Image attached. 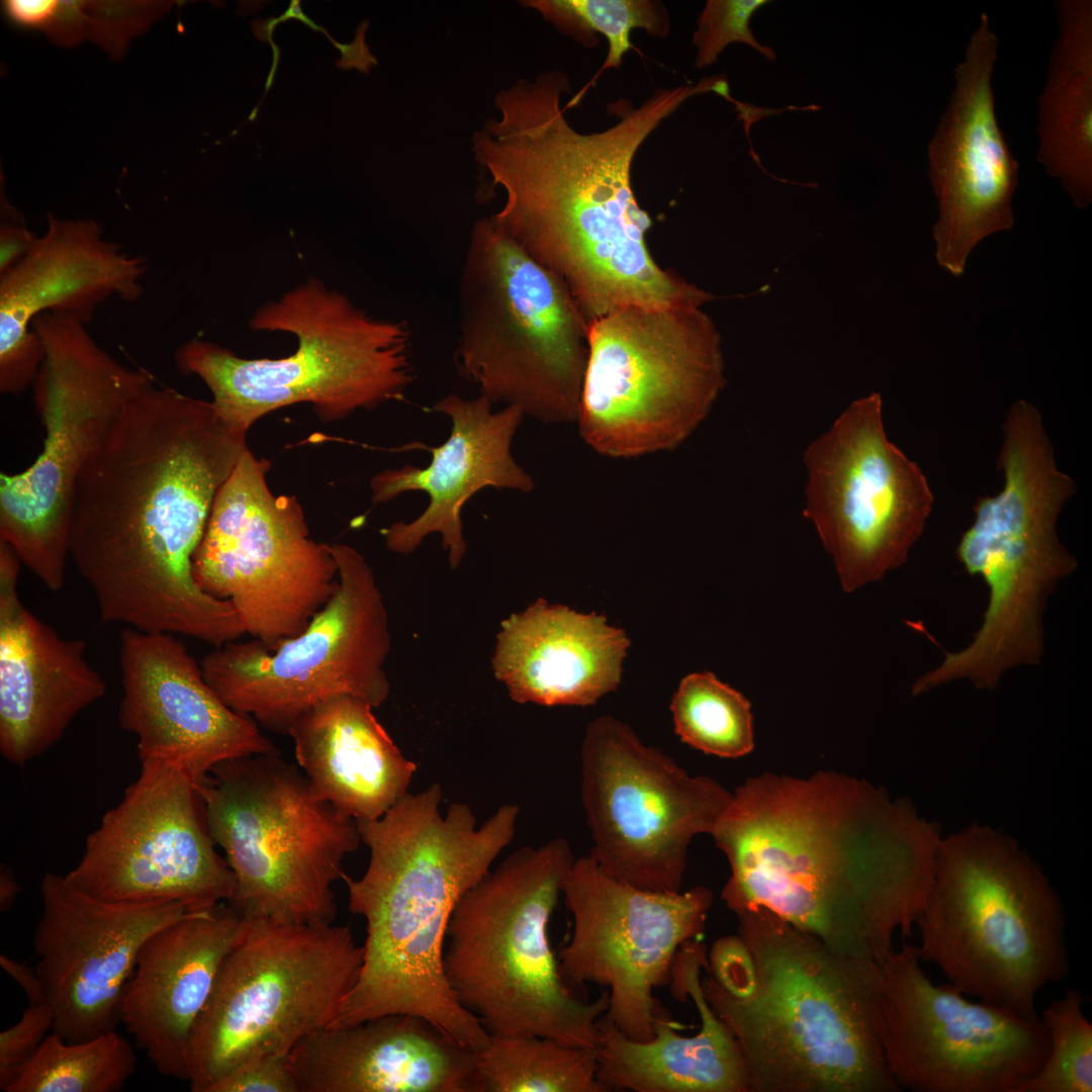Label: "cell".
Returning a JSON list of instances; mask_svg holds the SVG:
<instances>
[{
    "instance_id": "42",
    "label": "cell",
    "mask_w": 1092,
    "mask_h": 1092,
    "mask_svg": "<svg viewBox=\"0 0 1092 1092\" xmlns=\"http://www.w3.org/2000/svg\"><path fill=\"white\" fill-rule=\"evenodd\" d=\"M206 1092H300L288 1055L247 1061L223 1075Z\"/></svg>"
},
{
    "instance_id": "49",
    "label": "cell",
    "mask_w": 1092,
    "mask_h": 1092,
    "mask_svg": "<svg viewBox=\"0 0 1092 1092\" xmlns=\"http://www.w3.org/2000/svg\"><path fill=\"white\" fill-rule=\"evenodd\" d=\"M288 18H297L300 21L304 22L306 25H308L313 30L323 31V32H325L327 34V32L323 29V27H320L316 24H314L312 22V20H310L307 16H305L302 13V11L300 9V6H299V1H292L291 4H290L289 9H287L285 11V13L283 15H281L280 17L269 18V19H264V20H261V19L254 20L252 22V29H253L255 35L261 41H269L270 43H272L273 49L276 50L277 52H279L278 48L274 47V42L271 40V33L273 32L274 26L276 24H278L281 21L287 20Z\"/></svg>"
},
{
    "instance_id": "41",
    "label": "cell",
    "mask_w": 1092,
    "mask_h": 1092,
    "mask_svg": "<svg viewBox=\"0 0 1092 1092\" xmlns=\"http://www.w3.org/2000/svg\"><path fill=\"white\" fill-rule=\"evenodd\" d=\"M54 1013L48 1003L29 1004L20 1019L0 1032V1089L5 1092L53 1031Z\"/></svg>"
},
{
    "instance_id": "25",
    "label": "cell",
    "mask_w": 1092,
    "mask_h": 1092,
    "mask_svg": "<svg viewBox=\"0 0 1092 1092\" xmlns=\"http://www.w3.org/2000/svg\"><path fill=\"white\" fill-rule=\"evenodd\" d=\"M143 258L102 237L93 219L48 216L47 232L27 255L0 276V390L17 394L32 385L44 352L32 330L43 313L87 325L97 307L116 296H142Z\"/></svg>"
},
{
    "instance_id": "20",
    "label": "cell",
    "mask_w": 1092,
    "mask_h": 1092,
    "mask_svg": "<svg viewBox=\"0 0 1092 1092\" xmlns=\"http://www.w3.org/2000/svg\"><path fill=\"white\" fill-rule=\"evenodd\" d=\"M195 784L178 768L143 760L122 800L86 839L65 877L110 902L170 901L188 912L230 902L235 876L215 850Z\"/></svg>"
},
{
    "instance_id": "19",
    "label": "cell",
    "mask_w": 1092,
    "mask_h": 1092,
    "mask_svg": "<svg viewBox=\"0 0 1092 1092\" xmlns=\"http://www.w3.org/2000/svg\"><path fill=\"white\" fill-rule=\"evenodd\" d=\"M883 1042L889 1071L914 1092H1019L1043 1063L1048 1032L952 985H934L917 946L904 943L881 962Z\"/></svg>"
},
{
    "instance_id": "26",
    "label": "cell",
    "mask_w": 1092,
    "mask_h": 1092,
    "mask_svg": "<svg viewBox=\"0 0 1092 1092\" xmlns=\"http://www.w3.org/2000/svg\"><path fill=\"white\" fill-rule=\"evenodd\" d=\"M484 396L464 399L449 394L434 411L451 421L447 440L431 450L428 466L405 465L384 469L370 481L374 505L389 502L401 493L424 491L429 496L426 510L411 522H396L383 531L387 548L398 554L414 552L425 537L439 533L448 551L451 568L466 553L461 513L468 499L484 487L529 492L532 477L516 463L512 441L524 418L517 405L492 412Z\"/></svg>"
},
{
    "instance_id": "28",
    "label": "cell",
    "mask_w": 1092,
    "mask_h": 1092,
    "mask_svg": "<svg viewBox=\"0 0 1092 1092\" xmlns=\"http://www.w3.org/2000/svg\"><path fill=\"white\" fill-rule=\"evenodd\" d=\"M244 916L223 902L189 912L142 946L118 1004V1020L156 1070L188 1081L192 1028Z\"/></svg>"
},
{
    "instance_id": "18",
    "label": "cell",
    "mask_w": 1092,
    "mask_h": 1092,
    "mask_svg": "<svg viewBox=\"0 0 1092 1092\" xmlns=\"http://www.w3.org/2000/svg\"><path fill=\"white\" fill-rule=\"evenodd\" d=\"M804 516L853 592L903 565L922 536L934 496L919 465L891 442L881 394L854 400L803 456Z\"/></svg>"
},
{
    "instance_id": "10",
    "label": "cell",
    "mask_w": 1092,
    "mask_h": 1092,
    "mask_svg": "<svg viewBox=\"0 0 1092 1092\" xmlns=\"http://www.w3.org/2000/svg\"><path fill=\"white\" fill-rule=\"evenodd\" d=\"M459 290L460 373L491 403L576 421L587 323L562 279L485 217L472 228Z\"/></svg>"
},
{
    "instance_id": "34",
    "label": "cell",
    "mask_w": 1092,
    "mask_h": 1092,
    "mask_svg": "<svg viewBox=\"0 0 1092 1092\" xmlns=\"http://www.w3.org/2000/svg\"><path fill=\"white\" fill-rule=\"evenodd\" d=\"M483 1092H607L597 1048L539 1035H493L477 1051Z\"/></svg>"
},
{
    "instance_id": "24",
    "label": "cell",
    "mask_w": 1092,
    "mask_h": 1092,
    "mask_svg": "<svg viewBox=\"0 0 1092 1092\" xmlns=\"http://www.w3.org/2000/svg\"><path fill=\"white\" fill-rule=\"evenodd\" d=\"M120 667L118 719L136 736L141 761L166 762L196 785L222 761L279 753L254 718L222 702L172 634L125 628Z\"/></svg>"
},
{
    "instance_id": "3",
    "label": "cell",
    "mask_w": 1092,
    "mask_h": 1092,
    "mask_svg": "<svg viewBox=\"0 0 1092 1092\" xmlns=\"http://www.w3.org/2000/svg\"><path fill=\"white\" fill-rule=\"evenodd\" d=\"M711 835L730 867L731 911L765 908L877 962L897 933L912 935L942 838L908 800L833 770L746 779Z\"/></svg>"
},
{
    "instance_id": "6",
    "label": "cell",
    "mask_w": 1092,
    "mask_h": 1092,
    "mask_svg": "<svg viewBox=\"0 0 1092 1092\" xmlns=\"http://www.w3.org/2000/svg\"><path fill=\"white\" fill-rule=\"evenodd\" d=\"M915 926L921 962L966 996L1027 1019L1070 971L1063 902L1009 836L974 824L940 840Z\"/></svg>"
},
{
    "instance_id": "13",
    "label": "cell",
    "mask_w": 1092,
    "mask_h": 1092,
    "mask_svg": "<svg viewBox=\"0 0 1092 1092\" xmlns=\"http://www.w3.org/2000/svg\"><path fill=\"white\" fill-rule=\"evenodd\" d=\"M32 330L44 352L32 383L43 448L25 470L0 474V541L59 592L78 477L125 405L154 383L146 370L114 359L75 318L43 313Z\"/></svg>"
},
{
    "instance_id": "45",
    "label": "cell",
    "mask_w": 1092,
    "mask_h": 1092,
    "mask_svg": "<svg viewBox=\"0 0 1092 1092\" xmlns=\"http://www.w3.org/2000/svg\"><path fill=\"white\" fill-rule=\"evenodd\" d=\"M1 3L5 18L13 25L41 31L51 22L59 5L57 0H5Z\"/></svg>"
},
{
    "instance_id": "46",
    "label": "cell",
    "mask_w": 1092,
    "mask_h": 1092,
    "mask_svg": "<svg viewBox=\"0 0 1092 1092\" xmlns=\"http://www.w3.org/2000/svg\"><path fill=\"white\" fill-rule=\"evenodd\" d=\"M37 236L24 223L10 220L0 225V276L18 264L33 247Z\"/></svg>"
},
{
    "instance_id": "32",
    "label": "cell",
    "mask_w": 1092,
    "mask_h": 1092,
    "mask_svg": "<svg viewBox=\"0 0 1092 1092\" xmlns=\"http://www.w3.org/2000/svg\"><path fill=\"white\" fill-rule=\"evenodd\" d=\"M366 701L338 696L302 713L287 734L322 800L356 820H376L406 795L417 771Z\"/></svg>"
},
{
    "instance_id": "21",
    "label": "cell",
    "mask_w": 1092,
    "mask_h": 1092,
    "mask_svg": "<svg viewBox=\"0 0 1092 1092\" xmlns=\"http://www.w3.org/2000/svg\"><path fill=\"white\" fill-rule=\"evenodd\" d=\"M562 895L573 919L558 962L574 983L607 987L604 1017L627 1037H653L657 987L668 985L680 946L702 937L713 892L643 890L618 880L589 855L574 860Z\"/></svg>"
},
{
    "instance_id": "15",
    "label": "cell",
    "mask_w": 1092,
    "mask_h": 1092,
    "mask_svg": "<svg viewBox=\"0 0 1092 1092\" xmlns=\"http://www.w3.org/2000/svg\"><path fill=\"white\" fill-rule=\"evenodd\" d=\"M338 585L298 635L268 649L231 641L206 654L203 676L222 702L274 732H288L306 710L352 696L380 706L389 695L387 612L372 568L348 544L331 545Z\"/></svg>"
},
{
    "instance_id": "2",
    "label": "cell",
    "mask_w": 1092,
    "mask_h": 1092,
    "mask_svg": "<svg viewBox=\"0 0 1092 1092\" xmlns=\"http://www.w3.org/2000/svg\"><path fill=\"white\" fill-rule=\"evenodd\" d=\"M559 71L520 79L494 99L498 116L472 138L481 172L505 195L489 218L566 284L587 323L628 306H700L714 296L662 269L645 242L651 225L631 182L636 152L704 80L658 89L640 107L593 133L574 129L561 107Z\"/></svg>"
},
{
    "instance_id": "50",
    "label": "cell",
    "mask_w": 1092,
    "mask_h": 1092,
    "mask_svg": "<svg viewBox=\"0 0 1092 1092\" xmlns=\"http://www.w3.org/2000/svg\"><path fill=\"white\" fill-rule=\"evenodd\" d=\"M19 886L9 869H2L0 875V908L7 911L19 893Z\"/></svg>"
},
{
    "instance_id": "7",
    "label": "cell",
    "mask_w": 1092,
    "mask_h": 1092,
    "mask_svg": "<svg viewBox=\"0 0 1092 1092\" xmlns=\"http://www.w3.org/2000/svg\"><path fill=\"white\" fill-rule=\"evenodd\" d=\"M1002 432L997 466L1003 487L977 499L974 522L956 549L965 570L986 582L989 602L971 643L946 653L937 667L945 682L968 679L989 691L1007 670L1040 663L1046 601L1078 567L1057 534L1076 483L1058 467L1039 411L1014 401Z\"/></svg>"
},
{
    "instance_id": "4",
    "label": "cell",
    "mask_w": 1092,
    "mask_h": 1092,
    "mask_svg": "<svg viewBox=\"0 0 1092 1092\" xmlns=\"http://www.w3.org/2000/svg\"><path fill=\"white\" fill-rule=\"evenodd\" d=\"M441 800L433 784L407 793L379 819L357 820L369 863L360 879L344 873L342 880L350 911L366 921L363 964L330 1027L407 1014L479 1051L489 1034L448 985L446 934L462 896L512 841L519 807L503 805L476 828L467 804H450L442 817Z\"/></svg>"
},
{
    "instance_id": "14",
    "label": "cell",
    "mask_w": 1092,
    "mask_h": 1092,
    "mask_svg": "<svg viewBox=\"0 0 1092 1092\" xmlns=\"http://www.w3.org/2000/svg\"><path fill=\"white\" fill-rule=\"evenodd\" d=\"M699 307L628 306L587 325L576 422L593 450H671L706 419L726 379L720 334Z\"/></svg>"
},
{
    "instance_id": "9",
    "label": "cell",
    "mask_w": 1092,
    "mask_h": 1092,
    "mask_svg": "<svg viewBox=\"0 0 1092 1092\" xmlns=\"http://www.w3.org/2000/svg\"><path fill=\"white\" fill-rule=\"evenodd\" d=\"M249 325L293 335L296 350L246 359L193 339L175 353L178 369L199 377L219 417L244 432L296 403L311 404L322 421H339L401 398L414 379L407 325L373 317L315 279L259 307Z\"/></svg>"
},
{
    "instance_id": "23",
    "label": "cell",
    "mask_w": 1092,
    "mask_h": 1092,
    "mask_svg": "<svg viewBox=\"0 0 1092 1092\" xmlns=\"http://www.w3.org/2000/svg\"><path fill=\"white\" fill-rule=\"evenodd\" d=\"M998 47L990 18L982 13L928 144V176L938 203L935 257L956 277L980 242L1014 225L1019 165L995 111L992 78Z\"/></svg>"
},
{
    "instance_id": "30",
    "label": "cell",
    "mask_w": 1092,
    "mask_h": 1092,
    "mask_svg": "<svg viewBox=\"0 0 1092 1092\" xmlns=\"http://www.w3.org/2000/svg\"><path fill=\"white\" fill-rule=\"evenodd\" d=\"M707 964L705 946L699 940L687 941L674 958L668 983L675 999L694 1002L701 1018L695 1035L677 1033L660 1002L654 1012V1035L646 1041L631 1039L604 1016L600 1019L597 1078L606 1091L749 1092L738 1043L702 990L700 972Z\"/></svg>"
},
{
    "instance_id": "35",
    "label": "cell",
    "mask_w": 1092,
    "mask_h": 1092,
    "mask_svg": "<svg viewBox=\"0 0 1092 1092\" xmlns=\"http://www.w3.org/2000/svg\"><path fill=\"white\" fill-rule=\"evenodd\" d=\"M135 1067L131 1044L115 1030L76 1042L52 1031L5 1092H116Z\"/></svg>"
},
{
    "instance_id": "8",
    "label": "cell",
    "mask_w": 1092,
    "mask_h": 1092,
    "mask_svg": "<svg viewBox=\"0 0 1092 1092\" xmlns=\"http://www.w3.org/2000/svg\"><path fill=\"white\" fill-rule=\"evenodd\" d=\"M574 860L563 838L522 847L471 887L452 913L445 976L488 1034L597 1048L609 992L594 1001L571 993L548 930Z\"/></svg>"
},
{
    "instance_id": "37",
    "label": "cell",
    "mask_w": 1092,
    "mask_h": 1092,
    "mask_svg": "<svg viewBox=\"0 0 1092 1092\" xmlns=\"http://www.w3.org/2000/svg\"><path fill=\"white\" fill-rule=\"evenodd\" d=\"M522 3L537 10L544 20L583 44L593 46L590 38L596 32L608 39L609 51L604 64L582 91L570 100L567 107L580 101L585 91L595 85L604 71L620 67L624 55L633 49L630 40L633 29L643 28L650 36L664 37L670 28L664 6L655 1L528 0Z\"/></svg>"
},
{
    "instance_id": "22",
    "label": "cell",
    "mask_w": 1092,
    "mask_h": 1092,
    "mask_svg": "<svg viewBox=\"0 0 1092 1092\" xmlns=\"http://www.w3.org/2000/svg\"><path fill=\"white\" fill-rule=\"evenodd\" d=\"M33 934L36 973L54 1013L53 1031L69 1042L115 1030L118 1004L146 940L182 918L170 901L110 902L47 874Z\"/></svg>"
},
{
    "instance_id": "1",
    "label": "cell",
    "mask_w": 1092,
    "mask_h": 1092,
    "mask_svg": "<svg viewBox=\"0 0 1092 1092\" xmlns=\"http://www.w3.org/2000/svg\"><path fill=\"white\" fill-rule=\"evenodd\" d=\"M211 401L148 386L76 482L68 553L106 623L218 647L245 631L192 573L215 496L248 448Z\"/></svg>"
},
{
    "instance_id": "27",
    "label": "cell",
    "mask_w": 1092,
    "mask_h": 1092,
    "mask_svg": "<svg viewBox=\"0 0 1092 1092\" xmlns=\"http://www.w3.org/2000/svg\"><path fill=\"white\" fill-rule=\"evenodd\" d=\"M21 560L0 541V752L23 766L63 736L106 692L86 642L65 639L21 603Z\"/></svg>"
},
{
    "instance_id": "38",
    "label": "cell",
    "mask_w": 1092,
    "mask_h": 1092,
    "mask_svg": "<svg viewBox=\"0 0 1092 1092\" xmlns=\"http://www.w3.org/2000/svg\"><path fill=\"white\" fill-rule=\"evenodd\" d=\"M1085 1000L1079 990L1067 989L1044 1008L1046 1056L1019 1092L1092 1091V1024L1083 1011Z\"/></svg>"
},
{
    "instance_id": "39",
    "label": "cell",
    "mask_w": 1092,
    "mask_h": 1092,
    "mask_svg": "<svg viewBox=\"0 0 1092 1092\" xmlns=\"http://www.w3.org/2000/svg\"><path fill=\"white\" fill-rule=\"evenodd\" d=\"M173 6L164 0H86L88 39L112 61H119L131 40L149 30Z\"/></svg>"
},
{
    "instance_id": "44",
    "label": "cell",
    "mask_w": 1092,
    "mask_h": 1092,
    "mask_svg": "<svg viewBox=\"0 0 1092 1092\" xmlns=\"http://www.w3.org/2000/svg\"><path fill=\"white\" fill-rule=\"evenodd\" d=\"M86 0L59 1L51 22L42 31L50 41L62 48H75L88 39Z\"/></svg>"
},
{
    "instance_id": "36",
    "label": "cell",
    "mask_w": 1092,
    "mask_h": 1092,
    "mask_svg": "<svg viewBox=\"0 0 1092 1092\" xmlns=\"http://www.w3.org/2000/svg\"><path fill=\"white\" fill-rule=\"evenodd\" d=\"M670 710L676 735L695 749L738 758L754 748L750 702L714 673L685 676L671 698Z\"/></svg>"
},
{
    "instance_id": "33",
    "label": "cell",
    "mask_w": 1092,
    "mask_h": 1092,
    "mask_svg": "<svg viewBox=\"0 0 1092 1092\" xmlns=\"http://www.w3.org/2000/svg\"><path fill=\"white\" fill-rule=\"evenodd\" d=\"M1059 33L1037 99L1035 160L1074 205L1092 201V1L1057 0Z\"/></svg>"
},
{
    "instance_id": "31",
    "label": "cell",
    "mask_w": 1092,
    "mask_h": 1092,
    "mask_svg": "<svg viewBox=\"0 0 1092 1092\" xmlns=\"http://www.w3.org/2000/svg\"><path fill=\"white\" fill-rule=\"evenodd\" d=\"M629 645L605 616L539 599L502 622L492 669L517 703L588 706L617 689Z\"/></svg>"
},
{
    "instance_id": "12",
    "label": "cell",
    "mask_w": 1092,
    "mask_h": 1092,
    "mask_svg": "<svg viewBox=\"0 0 1092 1092\" xmlns=\"http://www.w3.org/2000/svg\"><path fill=\"white\" fill-rule=\"evenodd\" d=\"M244 916V915H243ZM363 964L347 925L284 923L244 916L190 1035L192 1092L252 1059L288 1055L331 1026Z\"/></svg>"
},
{
    "instance_id": "43",
    "label": "cell",
    "mask_w": 1092,
    "mask_h": 1092,
    "mask_svg": "<svg viewBox=\"0 0 1092 1092\" xmlns=\"http://www.w3.org/2000/svg\"><path fill=\"white\" fill-rule=\"evenodd\" d=\"M706 970L731 996L748 997L755 989L754 962L747 944L738 933L721 936L713 942Z\"/></svg>"
},
{
    "instance_id": "29",
    "label": "cell",
    "mask_w": 1092,
    "mask_h": 1092,
    "mask_svg": "<svg viewBox=\"0 0 1092 1092\" xmlns=\"http://www.w3.org/2000/svg\"><path fill=\"white\" fill-rule=\"evenodd\" d=\"M288 1060L300 1092H483L477 1052L407 1014L317 1029Z\"/></svg>"
},
{
    "instance_id": "16",
    "label": "cell",
    "mask_w": 1092,
    "mask_h": 1092,
    "mask_svg": "<svg viewBox=\"0 0 1092 1092\" xmlns=\"http://www.w3.org/2000/svg\"><path fill=\"white\" fill-rule=\"evenodd\" d=\"M270 464L249 448L213 502L194 553L197 585L229 601L245 633L268 649L301 633L338 582L332 547L309 535L300 504L275 495Z\"/></svg>"
},
{
    "instance_id": "48",
    "label": "cell",
    "mask_w": 1092,
    "mask_h": 1092,
    "mask_svg": "<svg viewBox=\"0 0 1092 1092\" xmlns=\"http://www.w3.org/2000/svg\"><path fill=\"white\" fill-rule=\"evenodd\" d=\"M367 25L368 22L365 21L358 27L356 38L350 44L336 42L330 34H327L332 43L342 53V58L336 63L339 68L345 70L357 68L361 72L368 73V68L377 63L364 41V31Z\"/></svg>"
},
{
    "instance_id": "40",
    "label": "cell",
    "mask_w": 1092,
    "mask_h": 1092,
    "mask_svg": "<svg viewBox=\"0 0 1092 1092\" xmlns=\"http://www.w3.org/2000/svg\"><path fill=\"white\" fill-rule=\"evenodd\" d=\"M767 3V0L707 1L693 37L697 48L695 66L703 69L714 64L722 51L732 42L747 44L768 61H775L776 52L758 42L749 26L755 11Z\"/></svg>"
},
{
    "instance_id": "5",
    "label": "cell",
    "mask_w": 1092,
    "mask_h": 1092,
    "mask_svg": "<svg viewBox=\"0 0 1092 1092\" xmlns=\"http://www.w3.org/2000/svg\"><path fill=\"white\" fill-rule=\"evenodd\" d=\"M756 972L731 996L708 974L704 996L735 1037L749 1092H898L883 1042L880 962L833 950L771 911L736 913Z\"/></svg>"
},
{
    "instance_id": "17",
    "label": "cell",
    "mask_w": 1092,
    "mask_h": 1092,
    "mask_svg": "<svg viewBox=\"0 0 1092 1092\" xmlns=\"http://www.w3.org/2000/svg\"><path fill=\"white\" fill-rule=\"evenodd\" d=\"M580 796L588 855L612 877L661 893L681 891L690 843L712 834L732 800L718 782L690 775L611 716L586 729Z\"/></svg>"
},
{
    "instance_id": "47",
    "label": "cell",
    "mask_w": 1092,
    "mask_h": 1092,
    "mask_svg": "<svg viewBox=\"0 0 1092 1092\" xmlns=\"http://www.w3.org/2000/svg\"><path fill=\"white\" fill-rule=\"evenodd\" d=\"M2 969L21 987L29 1004L46 1003L42 983L35 968L19 963L5 954L0 956Z\"/></svg>"
},
{
    "instance_id": "11",
    "label": "cell",
    "mask_w": 1092,
    "mask_h": 1092,
    "mask_svg": "<svg viewBox=\"0 0 1092 1092\" xmlns=\"http://www.w3.org/2000/svg\"><path fill=\"white\" fill-rule=\"evenodd\" d=\"M195 787L235 876L226 903L247 917L333 923L332 885L361 840L356 819L320 799L279 753L222 761Z\"/></svg>"
}]
</instances>
